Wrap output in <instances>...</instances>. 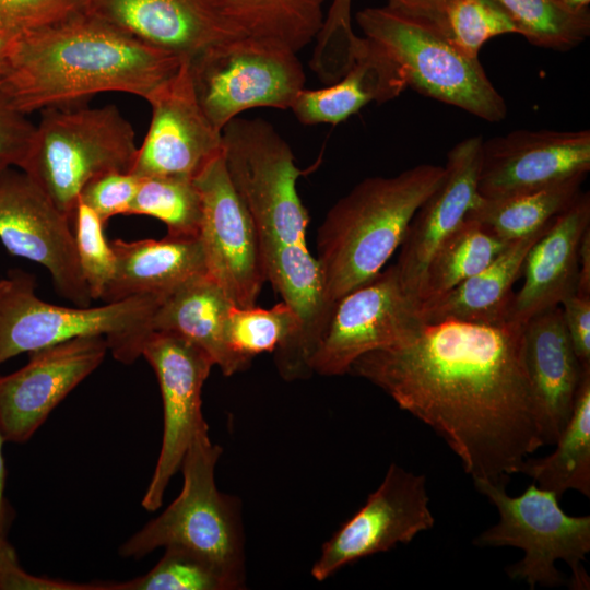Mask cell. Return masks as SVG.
<instances>
[{"label": "cell", "instance_id": "cell-33", "mask_svg": "<svg viewBox=\"0 0 590 590\" xmlns=\"http://www.w3.org/2000/svg\"><path fill=\"white\" fill-rule=\"evenodd\" d=\"M149 215L162 221L167 235L199 237L202 202L193 180L174 177H140L129 214Z\"/></svg>", "mask_w": 590, "mask_h": 590}, {"label": "cell", "instance_id": "cell-26", "mask_svg": "<svg viewBox=\"0 0 590 590\" xmlns=\"http://www.w3.org/2000/svg\"><path fill=\"white\" fill-rule=\"evenodd\" d=\"M233 306L224 291L208 274L186 281L160 303L153 331L178 334L201 347L223 375L241 371L225 342V322Z\"/></svg>", "mask_w": 590, "mask_h": 590}, {"label": "cell", "instance_id": "cell-45", "mask_svg": "<svg viewBox=\"0 0 590 590\" xmlns=\"http://www.w3.org/2000/svg\"><path fill=\"white\" fill-rule=\"evenodd\" d=\"M21 568L14 547L0 546V571H14Z\"/></svg>", "mask_w": 590, "mask_h": 590}, {"label": "cell", "instance_id": "cell-6", "mask_svg": "<svg viewBox=\"0 0 590 590\" xmlns=\"http://www.w3.org/2000/svg\"><path fill=\"white\" fill-rule=\"evenodd\" d=\"M161 298L142 295L96 307H66L38 298L35 280L12 270L0 287V365L8 359L81 337H103L113 356L131 364L153 332Z\"/></svg>", "mask_w": 590, "mask_h": 590}, {"label": "cell", "instance_id": "cell-40", "mask_svg": "<svg viewBox=\"0 0 590 590\" xmlns=\"http://www.w3.org/2000/svg\"><path fill=\"white\" fill-rule=\"evenodd\" d=\"M560 307L575 354L583 368H590V296L574 293Z\"/></svg>", "mask_w": 590, "mask_h": 590}, {"label": "cell", "instance_id": "cell-11", "mask_svg": "<svg viewBox=\"0 0 590 590\" xmlns=\"http://www.w3.org/2000/svg\"><path fill=\"white\" fill-rule=\"evenodd\" d=\"M424 323L418 302L404 291L393 264L334 303L311 374H347L362 355L409 340Z\"/></svg>", "mask_w": 590, "mask_h": 590}, {"label": "cell", "instance_id": "cell-22", "mask_svg": "<svg viewBox=\"0 0 590 590\" xmlns=\"http://www.w3.org/2000/svg\"><path fill=\"white\" fill-rule=\"evenodd\" d=\"M589 227L590 196L580 192L528 251L524 282L515 293L508 322L524 323L576 293L579 245Z\"/></svg>", "mask_w": 590, "mask_h": 590}, {"label": "cell", "instance_id": "cell-34", "mask_svg": "<svg viewBox=\"0 0 590 590\" xmlns=\"http://www.w3.org/2000/svg\"><path fill=\"white\" fill-rule=\"evenodd\" d=\"M102 590H236L216 566L176 546L165 547L157 564L145 575L125 582L101 583Z\"/></svg>", "mask_w": 590, "mask_h": 590}, {"label": "cell", "instance_id": "cell-42", "mask_svg": "<svg viewBox=\"0 0 590 590\" xmlns=\"http://www.w3.org/2000/svg\"><path fill=\"white\" fill-rule=\"evenodd\" d=\"M5 442L0 433V546H9V532L14 519V509L7 495V465L3 456V444Z\"/></svg>", "mask_w": 590, "mask_h": 590}, {"label": "cell", "instance_id": "cell-15", "mask_svg": "<svg viewBox=\"0 0 590 590\" xmlns=\"http://www.w3.org/2000/svg\"><path fill=\"white\" fill-rule=\"evenodd\" d=\"M434 523L425 476L391 463L366 503L323 543L311 575L323 581L345 565L410 543Z\"/></svg>", "mask_w": 590, "mask_h": 590}, {"label": "cell", "instance_id": "cell-1", "mask_svg": "<svg viewBox=\"0 0 590 590\" xmlns=\"http://www.w3.org/2000/svg\"><path fill=\"white\" fill-rule=\"evenodd\" d=\"M347 374L430 426L473 481L506 486L544 446L523 355V323H424L358 357Z\"/></svg>", "mask_w": 590, "mask_h": 590}, {"label": "cell", "instance_id": "cell-31", "mask_svg": "<svg viewBox=\"0 0 590 590\" xmlns=\"http://www.w3.org/2000/svg\"><path fill=\"white\" fill-rule=\"evenodd\" d=\"M300 329L294 309L281 302L269 309L232 306L225 322V342L240 370L261 353L282 355L293 344Z\"/></svg>", "mask_w": 590, "mask_h": 590}, {"label": "cell", "instance_id": "cell-7", "mask_svg": "<svg viewBox=\"0 0 590 590\" xmlns=\"http://www.w3.org/2000/svg\"><path fill=\"white\" fill-rule=\"evenodd\" d=\"M19 167L71 221L83 187L108 172H130L138 145L131 123L114 105L42 110Z\"/></svg>", "mask_w": 590, "mask_h": 590}, {"label": "cell", "instance_id": "cell-25", "mask_svg": "<svg viewBox=\"0 0 590 590\" xmlns=\"http://www.w3.org/2000/svg\"><path fill=\"white\" fill-rule=\"evenodd\" d=\"M405 88L394 62L376 43L363 37L344 75L327 87L302 90L291 109L304 125H338L365 105L391 101Z\"/></svg>", "mask_w": 590, "mask_h": 590}, {"label": "cell", "instance_id": "cell-28", "mask_svg": "<svg viewBox=\"0 0 590 590\" xmlns=\"http://www.w3.org/2000/svg\"><path fill=\"white\" fill-rule=\"evenodd\" d=\"M554 445L546 457L526 458L519 472L558 497L568 489L590 497V370L583 374L570 417Z\"/></svg>", "mask_w": 590, "mask_h": 590}, {"label": "cell", "instance_id": "cell-46", "mask_svg": "<svg viewBox=\"0 0 590 590\" xmlns=\"http://www.w3.org/2000/svg\"><path fill=\"white\" fill-rule=\"evenodd\" d=\"M559 2L571 11H583L589 9L590 0H559Z\"/></svg>", "mask_w": 590, "mask_h": 590}, {"label": "cell", "instance_id": "cell-10", "mask_svg": "<svg viewBox=\"0 0 590 590\" xmlns=\"http://www.w3.org/2000/svg\"><path fill=\"white\" fill-rule=\"evenodd\" d=\"M189 67L198 102L221 132L248 109H291L306 82L297 52L251 37L220 40L192 58Z\"/></svg>", "mask_w": 590, "mask_h": 590}, {"label": "cell", "instance_id": "cell-9", "mask_svg": "<svg viewBox=\"0 0 590 590\" xmlns=\"http://www.w3.org/2000/svg\"><path fill=\"white\" fill-rule=\"evenodd\" d=\"M476 489L496 507L499 521L481 533L479 546H515L524 552L518 563L506 571L530 589L538 585L557 587L565 577L555 562L564 560L571 569L574 589H589L590 578L582 563L590 552V516L567 515L558 496L533 482L519 496L506 493V486L474 481Z\"/></svg>", "mask_w": 590, "mask_h": 590}, {"label": "cell", "instance_id": "cell-41", "mask_svg": "<svg viewBox=\"0 0 590 590\" xmlns=\"http://www.w3.org/2000/svg\"><path fill=\"white\" fill-rule=\"evenodd\" d=\"M451 0H388L387 8L428 23L448 37L447 11Z\"/></svg>", "mask_w": 590, "mask_h": 590}, {"label": "cell", "instance_id": "cell-27", "mask_svg": "<svg viewBox=\"0 0 590 590\" xmlns=\"http://www.w3.org/2000/svg\"><path fill=\"white\" fill-rule=\"evenodd\" d=\"M233 37L280 43L298 52L322 28L327 0H208Z\"/></svg>", "mask_w": 590, "mask_h": 590}, {"label": "cell", "instance_id": "cell-43", "mask_svg": "<svg viewBox=\"0 0 590 590\" xmlns=\"http://www.w3.org/2000/svg\"><path fill=\"white\" fill-rule=\"evenodd\" d=\"M576 294L590 296V227L580 239Z\"/></svg>", "mask_w": 590, "mask_h": 590}, {"label": "cell", "instance_id": "cell-4", "mask_svg": "<svg viewBox=\"0 0 590 590\" xmlns=\"http://www.w3.org/2000/svg\"><path fill=\"white\" fill-rule=\"evenodd\" d=\"M444 174L442 166L421 164L365 178L330 208L318 229L316 260L331 305L382 270Z\"/></svg>", "mask_w": 590, "mask_h": 590}, {"label": "cell", "instance_id": "cell-47", "mask_svg": "<svg viewBox=\"0 0 590 590\" xmlns=\"http://www.w3.org/2000/svg\"><path fill=\"white\" fill-rule=\"evenodd\" d=\"M2 283H3V279H0V287H1Z\"/></svg>", "mask_w": 590, "mask_h": 590}, {"label": "cell", "instance_id": "cell-16", "mask_svg": "<svg viewBox=\"0 0 590 590\" xmlns=\"http://www.w3.org/2000/svg\"><path fill=\"white\" fill-rule=\"evenodd\" d=\"M145 101L152 109L151 121L130 173L193 180L223 152V143L222 132L198 102L189 60H182Z\"/></svg>", "mask_w": 590, "mask_h": 590}, {"label": "cell", "instance_id": "cell-14", "mask_svg": "<svg viewBox=\"0 0 590 590\" xmlns=\"http://www.w3.org/2000/svg\"><path fill=\"white\" fill-rule=\"evenodd\" d=\"M0 172V240L14 256L45 267L56 292L80 307L93 300L79 263L71 220L22 169Z\"/></svg>", "mask_w": 590, "mask_h": 590}, {"label": "cell", "instance_id": "cell-23", "mask_svg": "<svg viewBox=\"0 0 590 590\" xmlns=\"http://www.w3.org/2000/svg\"><path fill=\"white\" fill-rule=\"evenodd\" d=\"M115 252V273L102 300L113 303L132 296L163 299L191 278L206 273L199 237L142 239L110 243Z\"/></svg>", "mask_w": 590, "mask_h": 590}, {"label": "cell", "instance_id": "cell-2", "mask_svg": "<svg viewBox=\"0 0 590 590\" xmlns=\"http://www.w3.org/2000/svg\"><path fill=\"white\" fill-rule=\"evenodd\" d=\"M181 61L84 10L17 34L0 86L26 115L106 92L146 99Z\"/></svg>", "mask_w": 590, "mask_h": 590}, {"label": "cell", "instance_id": "cell-18", "mask_svg": "<svg viewBox=\"0 0 590 590\" xmlns=\"http://www.w3.org/2000/svg\"><path fill=\"white\" fill-rule=\"evenodd\" d=\"M590 170V131L516 130L483 141L482 198L540 190Z\"/></svg>", "mask_w": 590, "mask_h": 590}, {"label": "cell", "instance_id": "cell-49", "mask_svg": "<svg viewBox=\"0 0 590 590\" xmlns=\"http://www.w3.org/2000/svg\"><path fill=\"white\" fill-rule=\"evenodd\" d=\"M1 26V25H0Z\"/></svg>", "mask_w": 590, "mask_h": 590}, {"label": "cell", "instance_id": "cell-19", "mask_svg": "<svg viewBox=\"0 0 590 590\" xmlns=\"http://www.w3.org/2000/svg\"><path fill=\"white\" fill-rule=\"evenodd\" d=\"M483 141L482 135L469 137L447 153L441 182L421 204L408 226L394 266L404 291L413 298L437 246L482 199L477 177Z\"/></svg>", "mask_w": 590, "mask_h": 590}, {"label": "cell", "instance_id": "cell-29", "mask_svg": "<svg viewBox=\"0 0 590 590\" xmlns=\"http://www.w3.org/2000/svg\"><path fill=\"white\" fill-rule=\"evenodd\" d=\"M508 244L477 221L464 217L430 256L415 295L420 307L484 269Z\"/></svg>", "mask_w": 590, "mask_h": 590}, {"label": "cell", "instance_id": "cell-35", "mask_svg": "<svg viewBox=\"0 0 590 590\" xmlns=\"http://www.w3.org/2000/svg\"><path fill=\"white\" fill-rule=\"evenodd\" d=\"M448 38L464 56L479 59L491 38L516 33L510 17L494 0H451L447 11Z\"/></svg>", "mask_w": 590, "mask_h": 590}, {"label": "cell", "instance_id": "cell-17", "mask_svg": "<svg viewBox=\"0 0 590 590\" xmlns=\"http://www.w3.org/2000/svg\"><path fill=\"white\" fill-rule=\"evenodd\" d=\"M103 337H81L30 352L26 365L0 376V433L24 444L51 411L103 362Z\"/></svg>", "mask_w": 590, "mask_h": 590}, {"label": "cell", "instance_id": "cell-8", "mask_svg": "<svg viewBox=\"0 0 590 590\" xmlns=\"http://www.w3.org/2000/svg\"><path fill=\"white\" fill-rule=\"evenodd\" d=\"M364 37L376 43L400 70L406 87L491 122L503 120L507 105L479 59L460 52L435 26L387 7L356 13Z\"/></svg>", "mask_w": 590, "mask_h": 590}, {"label": "cell", "instance_id": "cell-24", "mask_svg": "<svg viewBox=\"0 0 590 590\" xmlns=\"http://www.w3.org/2000/svg\"><path fill=\"white\" fill-rule=\"evenodd\" d=\"M551 221L539 231L509 243L484 269L422 306L424 322L507 323L515 296L514 283L522 274L528 251L544 234Z\"/></svg>", "mask_w": 590, "mask_h": 590}, {"label": "cell", "instance_id": "cell-38", "mask_svg": "<svg viewBox=\"0 0 590 590\" xmlns=\"http://www.w3.org/2000/svg\"><path fill=\"white\" fill-rule=\"evenodd\" d=\"M85 10V0H0V25L20 34Z\"/></svg>", "mask_w": 590, "mask_h": 590}, {"label": "cell", "instance_id": "cell-30", "mask_svg": "<svg viewBox=\"0 0 590 590\" xmlns=\"http://www.w3.org/2000/svg\"><path fill=\"white\" fill-rule=\"evenodd\" d=\"M587 175H578L556 185L509 197L485 199L465 217L481 223L505 243L523 238L546 225L568 208L581 192Z\"/></svg>", "mask_w": 590, "mask_h": 590}, {"label": "cell", "instance_id": "cell-13", "mask_svg": "<svg viewBox=\"0 0 590 590\" xmlns=\"http://www.w3.org/2000/svg\"><path fill=\"white\" fill-rule=\"evenodd\" d=\"M141 356L152 366L163 401V438L156 465L142 498L148 511L157 510L170 479L180 469L194 436L209 430L202 414V388L211 357L191 341L170 332L153 331Z\"/></svg>", "mask_w": 590, "mask_h": 590}, {"label": "cell", "instance_id": "cell-44", "mask_svg": "<svg viewBox=\"0 0 590 590\" xmlns=\"http://www.w3.org/2000/svg\"><path fill=\"white\" fill-rule=\"evenodd\" d=\"M16 35V33L0 26V75L8 66Z\"/></svg>", "mask_w": 590, "mask_h": 590}, {"label": "cell", "instance_id": "cell-12", "mask_svg": "<svg viewBox=\"0 0 590 590\" xmlns=\"http://www.w3.org/2000/svg\"><path fill=\"white\" fill-rule=\"evenodd\" d=\"M202 202L199 239L206 273L234 306H255L267 271L255 223L234 188L223 152L193 179Z\"/></svg>", "mask_w": 590, "mask_h": 590}, {"label": "cell", "instance_id": "cell-48", "mask_svg": "<svg viewBox=\"0 0 590 590\" xmlns=\"http://www.w3.org/2000/svg\"><path fill=\"white\" fill-rule=\"evenodd\" d=\"M1 573H2V571H0V589H1Z\"/></svg>", "mask_w": 590, "mask_h": 590}, {"label": "cell", "instance_id": "cell-21", "mask_svg": "<svg viewBox=\"0 0 590 590\" xmlns=\"http://www.w3.org/2000/svg\"><path fill=\"white\" fill-rule=\"evenodd\" d=\"M85 11L182 60L233 38L208 0H85Z\"/></svg>", "mask_w": 590, "mask_h": 590}, {"label": "cell", "instance_id": "cell-32", "mask_svg": "<svg viewBox=\"0 0 590 590\" xmlns=\"http://www.w3.org/2000/svg\"><path fill=\"white\" fill-rule=\"evenodd\" d=\"M530 44L568 51L590 35V10L571 11L559 0H494Z\"/></svg>", "mask_w": 590, "mask_h": 590}, {"label": "cell", "instance_id": "cell-20", "mask_svg": "<svg viewBox=\"0 0 590 590\" xmlns=\"http://www.w3.org/2000/svg\"><path fill=\"white\" fill-rule=\"evenodd\" d=\"M524 363L544 445H554L575 403L583 368L573 349L560 305L523 323Z\"/></svg>", "mask_w": 590, "mask_h": 590}, {"label": "cell", "instance_id": "cell-5", "mask_svg": "<svg viewBox=\"0 0 590 590\" xmlns=\"http://www.w3.org/2000/svg\"><path fill=\"white\" fill-rule=\"evenodd\" d=\"M222 448L209 430L194 436L181 470L184 485L178 497L156 518L119 547L126 558L140 559L158 547L176 546L206 559L238 589L245 586V536L237 498L221 493L215 467Z\"/></svg>", "mask_w": 590, "mask_h": 590}, {"label": "cell", "instance_id": "cell-39", "mask_svg": "<svg viewBox=\"0 0 590 590\" xmlns=\"http://www.w3.org/2000/svg\"><path fill=\"white\" fill-rule=\"evenodd\" d=\"M35 125L0 86V172L19 168L30 149Z\"/></svg>", "mask_w": 590, "mask_h": 590}, {"label": "cell", "instance_id": "cell-37", "mask_svg": "<svg viewBox=\"0 0 590 590\" xmlns=\"http://www.w3.org/2000/svg\"><path fill=\"white\" fill-rule=\"evenodd\" d=\"M140 177L130 172H108L91 179L79 199L106 224L118 214H129Z\"/></svg>", "mask_w": 590, "mask_h": 590}, {"label": "cell", "instance_id": "cell-36", "mask_svg": "<svg viewBox=\"0 0 590 590\" xmlns=\"http://www.w3.org/2000/svg\"><path fill=\"white\" fill-rule=\"evenodd\" d=\"M72 221L79 263L92 299L102 296L114 276L115 252L104 235L105 224L80 199Z\"/></svg>", "mask_w": 590, "mask_h": 590}, {"label": "cell", "instance_id": "cell-3", "mask_svg": "<svg viewBox=\"0 0 590 590\" xmlns=\"http://www.w3.org/2000/svg\"><path fill=\"white\" fill-rule=\"evenodd\" d=\"M231 181L255 223L269 281L296 309L322 297L321 272L310 253L309 214L297 191L303 174L287 142L268 121L234 118L222 130Z\"/></svg>", "mask_w": 590, "mask_h": 590}]
</instances>
